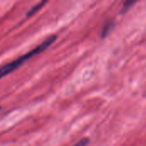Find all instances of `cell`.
<instances>
[{
    "label": "cell",
    "instance_id": "5",
    "mask_svg": "<svg viewBox=\"0 0 146 146\" xmlns=\"http://www.w3.org/2000/svg\"><path fill=\"white\" fill-rule=\"evenodd\" d=\"M90 142V139H87V138H84L82 139H80L79 142H77L75 145H74L73 146H87V145L89 144Z\"/></svg>",
    "mask_w": 146,
    "mask_h": 146
},
{
    "label": "cell",
    "instance_id": "3",
    "mask_svg": "<svg viewBox=\"0 0 146 146\" xmlns=\"http://www.w3.org/2000/svg\"><path fill=\"white\" fill-rule=\"evenodd\" d=\"M113 26H114V24H113L112 21L107 22V23L104 25V28H103V30H102V33H101L103 38H104L105 36L108 35V33H109L110 32V30L112 29Z\"/></svg>",
    "mask_w": 146,
    "mask_h": 146
},
{
    "label": "cell",
    "instance_id": "4",
    "mask_svg": "<svg viewBox=\"0 0 146 146\" xmlns=\"http://www.w3.org/2000/svg\"><path fill=\"white\" fill-rule=\"evenodd\" d=\"M135 3H136V2H134V1H127V2H125V3H123L122 8H121V14L126 13V12L128 11V10L131 9V7H133Z\"/></svg>",
    "mask_w": 146,
    "mask_h": 146
},
{
    "label": "cell",
    "instance_id": "2",
    "mask_svg": "<svg viewBox=\"0 0 146 146\" xmlns=\"http://www.w3.org/2000/svg\"><path fill=\"white\" fill-rule=\"evenodd\" d=\"M46 3V2H42V3H38L37 5H35V6H33L27 13V17H30V16H32V15H33L36 12H38L44 4Z\"/></svg>",
    "mask_w": 146,
    "mask_h": 146
},
{
    "label": "cell",
    "instance_id": "1",
    "mask_svg": "<svg viewBox=\"0 0 146 146\" xmlns=\"http://www.w3.org/2000/svg\"><path fill=\"white\" fill-rule=\"evenodd\" d=\"M56 35L52 34L50 36H49L47 38H45L40 44H38V46H36L34 49H33L32 50H30L29 52L24 54L23 56L16 58L15 60L6 63L4 65H3L2 67H0V79L3 78L4 76H6L7 74L12 73L13 71H15V69H17L21 65H22L27 60L30 59L31 57L36 56L37 54L44 51V50H46L49 46H50L56 39Z\"/></svg>",
    "mask_w": 146,
    "mask_h": 146
}]
</instances>
